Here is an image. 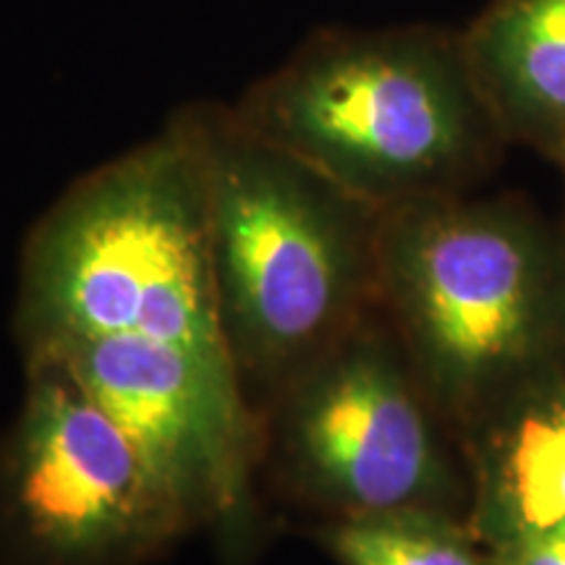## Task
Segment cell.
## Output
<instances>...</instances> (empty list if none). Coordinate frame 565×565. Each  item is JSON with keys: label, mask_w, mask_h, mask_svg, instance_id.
<instances>
[{"label": "cell", "mask_w": 565, "mask_h": 565, "mask_svg": "<svg viewBox=\"0 0 565 565\" xmlns=\"http://www.w3.org/2000/svg\"><path fill=\"white\" fill-rule=\"evenodd\" d=\"M377 312L267 401L263 454L275 479L330 519L450 511L456 494L440 414Z\"/></svg>", "instance_id": "cell-6"}, {"label": "cell", "mask_w": 565, "mask_h": 565, "mask_svg": "<svg viewBox=\"0 0 565 565\" xmlns=\"http://www.w3.org/2000/svg\"><path fill=\"white\" fill-rule=\"evenodd\" d=\"M490 565H492V563H490Z\"/></svg>", "instance_id": "cell-13"}, {"label": "cell", "mask_w": 565, "mask_h": 565, "mask_svg": "<svg viewBox=\"0 0 565 565\" xmlns=\"http://www.w3.org/2000/svg\"><path fill=\"white\" fill-rule=\"evenodd\" d=\"M254 134L374 210L463 194L498 160L461 30H317L231 105Z\"/></svg>", "instance_id": "cell-4"}, {"label": "cell", "mask_w": 565, "mask_h": 565, "mask_svg": "<svg viewBox=\"0 0 565 565\" xmlns=\"http://www.w3.org/2000/svg\"><path fill=\"white\" fill-rule=\"evenodd\" d=\"M492 565H565V521L492 550Z\"/></svg>", "instance_id": "cell-11"}, {"label": "cell", "mask_w": 565, "mask_h": 565, "mask_svg": "<svg viewBox=\"0 0 565 565\" xmlns=\"http://www.w3.org/2000/svg\"><path fill=\"white\" fill-rule=\"evenodd\" d=\"M320 540L341 565H490L477 553L471 529L437 508L330 519Z\"/></svg>", "instance_id": "cell-10"}, {"label": "cell", "mask_w": 565, "mask_h": 565, "mask_svg": "<svg viewBox=\"0 0 565 565\" xmlns=\"http://www.w3.org/2000/svg\"><path fill=\"white\" fill-rule=\"evenodd\" d=\"M13 333L24 359L87 338H147L233 372L192 105L42 212L21 249Z\"/></svg>", "instance_id": "cell-1"}, {"label": "cell", "mask_w": 565, "mask_h": 565, "mask_svg": "<svg viewBox=\"0 0 565 565\" xmlns=\"http://www.w3.org/2000/svg\"><path fill=\"white\" fill-rule=\"evenodd\" d=\"M0 440V565H145L194 521L121 427L53 359L26 362Z\"/></svg>", "instance_id": "cell-5"}, {"label": "cell", "mask_w": 565, "mask_h": 565, "mask_svg": "<svg viewBox=\"0 0 565 565\" xmlns=\"http://www.w3.org/2000/svg\"><path fill=\"white\" fill-rule=\"evenodd\" d=\"M469 529L490 550L565 521V372H547L471 433Z\"/></svg>", "instance_id": "cell-8"}, {"label": "cell", "mask_w": 565, "mask_h": 565, "mask_svg": "<svg viewBox=\"0 0 565 565\" xmlns=\"http://www.w3.org/2000/svg\"><path fill=\"white\" fill-rule=\"evenodd\" d=\"M557 166H561V171H563V179H565V139H563V145L557 147V152H555V158H553Z\"/></svg>", "instance_id": "cell-12"}, {"label": "cell", "mask_w": 565, "mask_h": 565, "mask_svg": "<svg viewBox=\"0 0 565 565\" xmlns=\"http://www.w3.org/2000/svg\"><path fill=\"white\" fill-rule=\"evenodd\" d=\"M461 40L505 141L553 160L565 139V0H487Z\"/></svg>", "instance_id": "cell-9"}, {"label": "cell", "mask_w": 565, "mask_h": 565, "mask_svg": "<svg viewBox=\"0 0 565 565\" xmlns=\"http://www.w3.org/2000/svg\"><path fill=\"white\" fill-rule=\"evenodd\" d=\"M38 359H53L79 380L196 529H212L231 545L252 540L263 419L236 374L147 338H87L24 364Z\"/></svg>", "instance_id": "cell-7"}, {"label": "cell", "mask_w": 565, "mask_h": 565, "mask_svg": "<svg viewBox=\"0 0 565 565\" xmlns=\"http://www.w3.org/2000/svg\"><path fill=\"white\" fill-rule=\"evenodd\" d=\"M380 309L435 412L475 433L565 353V244L513 200L380 212Z\"/></svg>", "instance_id": "cell-3"}, {"label": "cell", "mask_w": 565, "mask_h": 565, "mask_svg": "<svg viewBox=\"0 0 565 565\" xmlns=\"http://www.w3.org/2000/svg\"><path fill=\"white\" fill-rule=\"evenodd\" d=\"M228 362L267 401L380 309V210L254 134L231 105H192Z\"/></svg>", "instance_id": "cell-2"}]
</instances>
